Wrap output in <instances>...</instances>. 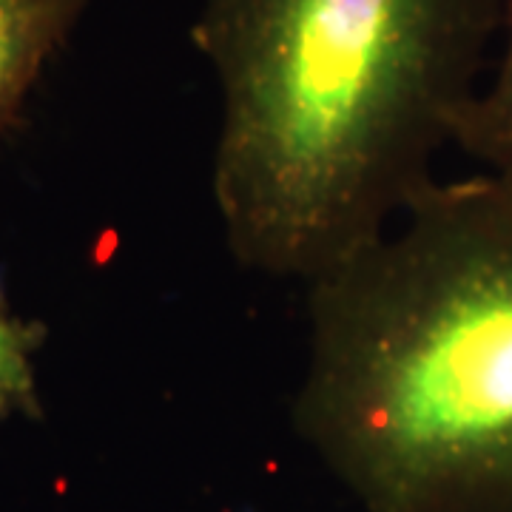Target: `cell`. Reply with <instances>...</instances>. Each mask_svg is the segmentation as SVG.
<instances>
[{"label": "cell", "instance_id": "6da1fadb", "mask_svg": "<svg viewBox=\"0 0 512 512\" xmlns=\"http://www.w3.org/2000/svg\"><path fill=\"white\" fill-rule=\"evenodd\" d=\"M507 0H197L211 197L242 271L311 285L402 217L456 140Z\"/></svg>", "mask_w": 512, "mask_h": 512}, {"label": "cell", "instance_id": "7a4b0ae2", "mask_svg": "<svg viewBox=\"0 0 512 512\" xmlns=\"http://www.w3.org/2000/svg\"><path fill=\"white\" fill-rule=\"evenodd\" d=\"M293 430L362 512H512V171L421 188L305 285Z\"/></svg>", "mask_w": 512, "mask_h": 512}, {"label": "cell", "instance_id": "3957f363", "mask_svg": "<svg viewBox=\"0 0 512 512\" xmlns=\"http://www.w3.org/2000/svg\"><path fill=\"white\" fill-rule=\"evenodd\" d=\"M83 9L86 0H0V140L72 37Z\"/></svg>", "mask_w": 512, "mask_h": 512}, {"label": "cell", "instance_id": "277c9868", "mask_svg": "<svg viewBox=\"0 0 512 512\" xmlns=\"http://www.w3.org/2000/svg\"><path fill=\"white\" fill-rule=\"evenodd\" d=\"M498 40L495 60L458 123L453 146L487 171H512V0Z\"/></svg>", "mask_w": 512, "mask_h": 512}, {"label": "cell", "instance_id": "5b68a950", "mask_svg": "<svg viewBox=\"0 0 512 512\" xmlns=\"http://www.w3.org/2000/svg\"><path fill=\"white\" fill-rule=\"evenodd\" d=\"M43 342L46 328L9 308L0 279V427L15 416L40 413L35 353Z\"/></svg>", "mask_w": 512, "mask_h": 512}]
</instances>
